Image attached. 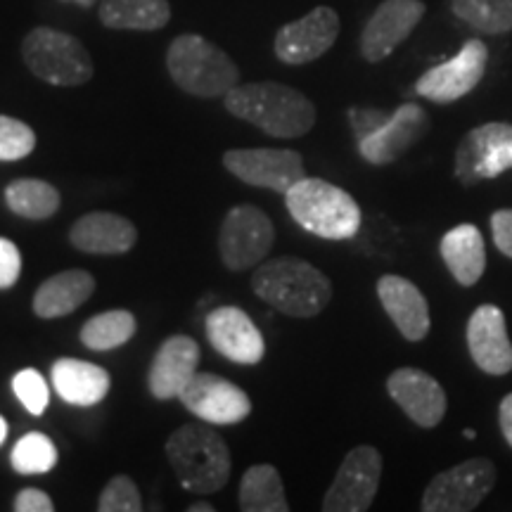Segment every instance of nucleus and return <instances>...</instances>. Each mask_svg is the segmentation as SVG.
I'll list each match as a JSON object with an SVG mask.
<instances>
[{
	"mask_svg": "<svg viewBox=\"0 0 512 512\" xmlns=\"http://www.w3.org/2000/svg\"><path fill=\"white\" fill-rule=\"evenodd\" d=\"M223 105L271 138H302L316 126V105L302 91L278 81L238 83Z\"/></svg>",
	"mask_w": 512,
	"mask_h": 512,
	"instance_id": "1",
	"label": "nucleus"
},
{
	"mask_svg": "<svg viewBox=\"0 0 512 512\" xmlns=\"http://www.w3.org/2000/svg\"><path fill=\"white\" fill-rule=\"evenodd\" d=\"M252 290L271 309L292 318L318 316L332 299L328 275L297 256H283L256 266Z\"/></svg>",
	"mask_w": 512,
	"mask_h": 512,
	"instance_id": "2",
	"label": "nucleus"
},
{
	"mask_svg": "<svg viewBox=\"0 0 512 512\" xmlns=\"http://www.w3.org/2000/svg\"><path fill=\"white\" fill-rule=\"evenodd\" d=\"M166 458L174 467L178 484L192 494H216L230 479V448L207 422H188L166 441Z\"/></svg>",
	"mask_w": 512,
	"mask_h": 512,
	"instance_id": "3",
	"label": "nucleus"
},
{
	"mask_svg": "<svg viewBox=\"0 0 512 512\" xmlns=\"http://www.w3.org/2000/svg\"><path fill=\"white\" fill-rule=\"evenodd\" d=\"M287 211L311 235L351 240L361 230V207L347 190L323 178H302L285 192Z\"/></svg>",
	"mask_w": 512,
	"mask_h": 512,
	"instance_id": "4",
	"label": "nucleus"
},
{
	"mask_svg": "<svg viewBox=\"0 0 512 512\" xmlns=\"http://www.w3.org/2000/svg\"><path fill=\"white\" fill-rule=\"evenodd\" d=\"M166 69L183 93L195 98H226L240 83V69L204 36L183 34L166 50Z\"/></svg>",
	"mask_w": 512,
	"mask_h": 512,
	"instance_id": "5",
	"label": "nucleus"
},
{
	"mask_svg": "<svg viewBox=\"0 0 512 512\" xmlns=\"http://www.w3.org/2000/svg\"><path fill=\"white\" fill-rule=\"evenodd\" d=\"M22 60L36 79L74 88L93 79V57L79 38L50 27L31 29L22 41Z\"/></svg>",
	"mask_w": 512,
	"mask_h": 512,
	"instance_id": "6",
	"label": "nucleus"
},
{
	"mask_svg": "<svg viewBox=\"0 0 512 512\" xmlns=\"http://www.w3.org/2000/svg\"><path fill=\"white\" fill-rule=\"evenodd\" d=\"M275 228L266 211L254 204H240L226 214L219 230V254L223 266L233 273L264 264L273 249Z\"/></svg>",
	"mask_w": 512,
	"mask_h": 512,
	"instance_id": "7",
	"label": "nucleus"
},
{
	"mask_svg": "<svg viewBox=\"0 0 512 512\" xmlns=\"http://www.w3.org/2000/svg\"><path fill=\"white\" fill-rule=\"evenodd\" d=\"M496 467L489 458H470L439 472L422 494V512H470L491 494Z\"/></svg>",
	"mask_w": 512,
	"mask_h": 512,
	"instance_id": "8",
	"label": "nucleus"
},
{
	"mask_svg": "<svg viewBox=\"0 0 512 512\" xmlns=\"http://www.w3.org/2000/svg\"><path fill=\"white\" fill-rule=\"evenodd\" d=\"M512 169V124L489 121L465 133L456 150V176L463 185L489 181Z\"/></svg>",
	"mask_w": 512,
	"mask_h": 512,
	"instance_id": "9",
	"label": "nucleus"
},
{
	"mask_svg": "<svg viewBox=\"0 0 512 512\" xmlns=\"http://www.w3.org/2000/svg\"><path fill=\"white\" fill-rule=\"evenodd\" d=\"M382 477V456L375 446L351 448L339 465L328 494L323 498L325 512H363L373 505Z\"/></svg>",
	"mask_w": 512,
	"mask_h": 512,
	"instance_id": "10",
	"label": "nucleus"
},
{
	"mask_svg": "<svg viewBox=\"0 0 512 512\" xmlns=\"http://www.w3.org/2000/svg\"><path fill=\"white\" fill-rule=\"evenodd\" d=\"M486 64H489L486 43L479 41V38H470L456 57L422 74L415 81V93L420 98L437 102V105L456 102L479 86V81L486 74Z\"/></svg>",
	"mask_w": 512,
	"mask_h": 512,
	"instance_id": "11",
	"label": "nucleus"
},
{
	"mask_svg": "<svg viewBox=\"0 0 512 512\" xmlns=\"http://www.w3.org/2000/svg\"><path fill=\"white\" fill-rule=\"evenodd\" d=\"M223 166L238 181L268 188L285 195L294 183L306 176L304 157L294 150H273V147H252V150H228Z\"/></svg>",
	"mask_w": 512,
	"mask_h": 512,
	"instance_id": "12",
	"label": "nucleus"
},
{
	"mask_svg": "<svg viewBox=\"0 0 512 512\" xmlns=\"http://www.w3.org/2000/svg\"><path fill=\"white\" fill-rule=\"evenodd\" d=\"M178 399L192 415L207 422V425H240L252 413V399L245 389L233 384L226 377L200 373L192 377L188 387L183 389Z\"/></svg>",
	"mask_w": 512,
	"mask_h": 512,
	"instance_id": "13",
	"label": "nucleus"
},
{
	"mask_svg": "<svg viewBox=\"0 0 512 512\" xmlns=\"http://www.w3.org/2000/svg\"><path fill=\"white\" fill-rule=\"evenodd\" d=\"M339 36V15L328 5H318L309 15H304L297 22L285 24L275 34V55L280 62L299 64L316 62L328 50L335 46Z\"/></svg>",
	"mask_w": 512,
	"mask_h": 512,
	"instance_id": "14",
	"label": "nucleus"
},
{
	"mask_svg": "<svg viewBox=\"0 0 512 512\" xmlns=\"http://www.w3.org/2000/svg\"><path fill=\"white\" fill-rule=\"evenodd\" d=\"M427 5L422 0H384L377 5L361 34V55L370 64L387 60L413 34Z\"/></svg>",
	"mask_w": 512,
	"mask_h": 512,
	"instance_id": "15",
	"label": "nucleus"
},
{
	"mask_svg": "<svg viewBox=\"0 0 512 512\" xmlns=\"http://www.w3.org/2000/svg\"><path fill=\"white\" fill-rule=\"evenodd\" d=\"M427 131H430V114L415 102H406L394 114H389L377 131L358 140V152L370 164H392L415 143H420Z\"/></svg>",
	"mask_w": 512,
	"mask_h": 512,
	"instance_id": "16",
	"label": "nucleus"
},
{
	"mask_svg": "<svg viewBox=\"0 0 512 512\" xmlns=\"http://www.w3.org/2000/svg\"><path fill=\"white\" fill-rule=\"evenodd\" d=\"M204 328H207L211 347L228 361L240 363V366H259L264 361V335L238 306H221V309L211 311L204 320Z\"/></svg>",
	"mask_w": 512,
	"mask_h": 512,
	"instance_id": "17",
	"label": "nucleus"
},
{
	"mask_svg": "<svg viewBox=\"0 0 512 512\" xmlns=\"http://www.w3.org/2000/svg\"><path fill=\"white\" fill-rule=\"evenodd\" d=\"M387 392L401 411L422 430H432L444 420L448 401L444 387L420 368H399L389 375Z\"/></svg>",
	"mask_w": 512,
	"mask_h": 512,
	"instance_id": "18",
	"label": "nucleus"
},
{
	"mask_svg": "<svg viewBox=\"0 0 512 512\" xmlns=\"http://www.w3.org/2000/svg\"><path fill=\"white\" fill-rule=\"evenodd\" d=\"M467 349L472 361L486 375H508L512 370V342L503 311L494 304H482L467 320Z\"/></svg>",
	"mask_w": 512,
	"mask_h": 512,
	"instance_id": "19",
	"label": "nucleus"
},
{
	"mask_svg": "<svg viewBox=\"0 0 512 512\" xmlns=\"http://www.w3.org/2000/svg\"><path fill=\"white\" fill-rule=\"evenodd\" d=\"M200 368V344L188 335H174L159 347L152 358L147 387L159 401H169L181 396L188 382Z\"/></svg>",
	"mask_w": 512,
	"mask_h": 512,
	"instance_id": "20",
	"label": "nucleus"
},
{
	"mask_svg": "<svg viewBox=\"0 0 512 512\" xmlns=\"http://www.w3.org/2000/svg\"><path fill=\"white\" fill-rule=\"evenodd\" d=\"M377 297H380L382 309L392 318L396 330L408 342H422V339L430 335V304H427L425 294L411 280L394 273L382 275L377 280Z\"/></svg>",
	"mask_w": 512,
	"mask_h": 512,
	"instance_id": "21",
	"label": "nucleus"
},
{
	"mask_svg": "<svg viewBox=\"0 0 512 512\" xmlns=\"http://www.w3.org/2000/svg\"><path fill=\"white\" fill-rule=\"evenodd\" d=\"M69 242L86 254L117 256L136 247L138 228L126 216L112 211H91L69 230Z\"/></svg>",
	"mask_w": 512,
	"mask_h": 512,
	"instance_id": "22",
	"label": "nucleus"
},
{
	"mask_svg": "<svg viewBox=\"0 0 512 512\" xmlns=\"http://www.w3.org/2000/svg\"><path fill=\"white\" fill-rule=\"evenodd\" d=\"M53 389L60 394L62 401L72 406L88 408L95 406L110 394L112 377L102 366L79 361V358H60L50 368Z\"/></svg>",
	"mask_w": 512,
	"mask_h": 512,
	"instance_id": "23",
	"label": "nucleus"
},
{
	"mask_svg": "<svg viewBox=\"0 0 512 512\" xmlns=\"http://www.w3.org/2000/svg\"><path fill=\"white\" fill-rule=\"evenodd\" d=\"M95 292V278L83 268L60 271L38 287L34 294V313L43 320L62 318L74 313L91 299Z\"/></svg>",
	"mask_w": 512,
	"mask_h": 512,
	"instance_id": "24",
	"label": "nucleus"
},
{
	"mask_svg": "<svg viewBox=\"0 0 512 512\" xmlns=\"http://www.w3.org/2000/svg\"><path fill=\"white\" fill-rule=\"evenodd\" d=\"M439 252L458 285L472 287L482 280L486 271V247L477 226L460 223V226L448 230L441 238Z\"/></svg>",
	"mask_w": 512,
	"mask_h": 512,
	"instance_id": "25",
	"label": "nucleus"
},
{
	"mask_svg": "<svg viewBox=\"0 0 512 512\" xmlns=\"http://www.w3.org/2000/svg\"><path fill=\"white\" fill-rule=\"evenodd\" d=\"M100 22L114 31H159L169 24V0H100Z\"/></svg>",
	"mask_w": 512,
	"mask_h": 512,
	"instance_id": "26",
	"label": "nucleus"
},
{
	"mask_svg": "<svg viewBox=\"0 0 512 512\" xmlns=\"http://www.w3.org/2000/svg\"><path fill=\"white\" fill-rule=\"evenodd\" d=\"M240 510L242 512H287L285 486L280 472L271 463L252 465L240 482Z\"/></svg>",
	"mask_w": 512,
	"mask_h": 512,
	"instance_id": "27",
	"label": "nucleus"
},
{
	"mask_svg": "<svg viewBox=\"0 0 512 512\" xmlns=\"http://www.w3.org/2000/svg\"><path fill=\"white\" fill-rule=\"evenodd\" d=\"M5 204L12 214L29 221H46L60 211V190L41 178H17L5 188Z\"/></svg>",
	"mask_w": 512,
	"mask_h": 512,
	"instance_id": "28",
	"label": "nucleus"
},
{
	"mask_svg": "<svg viewBox=\"0 0 512 512\" xmlns=\"http://www.w3.org/2000/svg\"><path fill=\"white\" fill-rule=\"evenodd\" d=\"M138 330V320L131 311L112 309L88 318L81 328V344L91 351H112L131 342Z\"/></svg>",
	"mask_w": 512,
	"mask_h": 512,
	"instance_id": "29",
	"label": "nucleus"
},
{
	"mask_svg": "<svg viewBox=\"0 0 512 512\" xmlns=\"http://www.w3.org/2000/svg\"><path fill=\"white\" fill-rule=\"evenodd\" d=\"M451 10L460 22L482 34H508L512 31V0H451Z\"/></svg>",
	"mask_w": 512,
	"mask_h": 512,
	"instance_id": "30",
	"label": "nucleus"
},
{
	"mask_svg": "<svg viewBox=\"0 0 512 512\" xmlns=\"http://www.w3.org/2000/svg\"><path fill=\"white\" fill-rule=\"evenodd\" d=\"M10 463L19 475H46L57 465V448L46 434L29 432L12 448Z\"/></svg>",
	"mask_w": 512,
	"mask_h": 512,
	"instance_id": "31",
	"label": "nucleus"
},
{
	"mask_svg": "<svg viewBox=\"0 0 512 512\" xmlns=\"http://www.w3.org/2000/svg\"><path fill=\"white\" fill-rule=\"evenodd\" d=\"M36 150V133L22 119L0 114V162H19Z\"/></svg>",
	"mask_w": 512,
	"mask_h": 512,
	"instance_id": "32",
	"label": "nucleus"
},
{
	"mask_svg": "<svg viewBox=\"0 0 512 512\" xmlns=\"http://www.w3.org/2000/svg\"><path fill=\"white\" fill-rule=\"evenodd\" d=\"M100 512H140L143 510V498L136 482L126 475L112 477L100 491L98 498Z\"/></svg>",
	"mask_w": 512,
	"mask_h": 512,
	"instance_id": "33",
	"label": "nucleus"
},
{
	"mask_svg": "<svg viewBox=\"0 0 512 512\" xmlns=\"http://www.w3.org/2000/svg\"><path fill=\"white\" fill-rule=\"evenodd\" d=\"M12 392L31 415H43L50 401V389L46 377L36 368H24L12 377Z\"/></svg>",
	"mask_w": 512,
	"mask_h": 512,
	"instance_id": "34",
	"label": "nucleus"
},
{
	"mask_svg": "<svg viewBox=\"0 0 512 512\" xmlns=\"http://www.w3.org/2000/svg\"><path fill=\"white\" fill-rule=\"evenodd\" d=\"M19 273H22V254H19V247L8 238H0V290L15 287Z\"/></svg>",
	"mask_w": 512,
	"mask_h": 512,
	"instance_id": "35",
	"label": "nucleus"
},
{
	"mask_svg": "<svg viewBox=\"0 0 512 512\" xmlns=\"http://www.w3.org/2000/svg\"><path fill=\"white\" fill-rule=\"evenodd\" d=\"M491 235L498 252L512 259V209H498L491 214Z\"/></svg>",
	"mask_w": 512,
	"mask_h": 512,
	"instance_id": "36",
	"label": "nucleus"
},
{
	"mask_svg": "<svg viewBox=\"0 0 512 512\" xmlns=\"http://www.w3.org/2000/svg\"><path fill=\"white\" fill-rule=\"evenodd\" d=\"M15 512H53L55 503L46 491L41 489H22L12 503Z\"/></svg>",
	"mask_w": 512,
	"mask_h": 512,
	"instance_id": "37",
	"label": "nucleus"
},
{
	"mask_svg": "<svg viewBox=\"0 0 512 512\" xmlns=\"http://www.w3.org/2000/svg\"><path fill=\"white\" fill-rule=\"evenodd\" d=\"M389 114H384L380 110H349V119H351V128H354L356 140L370 136V133L377 131L384 121H387Z\"/></svg>",
	"mask_w": 512,
	"mask_h": 512,
	"instance_id": "38",
	"label": "nucleus"
},
{
	"mask_svg": "<svg viewBox=\"0 0 512 512\" xmlns=\"http://www.w3.org/2000/svg\"><path fill=\"white\" fill-rule=\"evenodd\" d=\"M498 425H501L503 439L508 441L512 448V394H508L501 401V408H498Z\"/></svg>",
	"mask_w": 512,
	"mask_h": 512,
	"instance_id": "39",
	"label": "nucleus"
},
{
	"mask_svg": "<svg viewBox=\"0 0 512 512\" xmlns=\"http://www.w3.org/2000/svg\"><path fill=\"white\" fill-rule=\"evenodd\" d=\"M214 510H216L214 505H211V503H204V501L188 505V512H214Z\"/></svg>",
	"mask_w": 512,
	"mask_h": 512,
	"instance_id": "40",
	"label": "nucleus"
},
{
	"mask_svg": "<svg viewBox=\"0 0 512 512\" xmlns=\"http://www.w3.org/2000/svg\"><path fill=\"white\" fill-rule=\"evenodd\" d=\"M64 3H74V5H79V8H83V10H91L95 3H98V0H64Z\"/></svg>",
	"mask_w": 512,
	"mask_h": 512,
	"instance_id": "41",
	"label": "nucleus"
},
{
	"mask_svg": "<svg viewBox=\"0 0 512 512\" xmlns=\"http://www.w3.org/2000/svg\"><path fill=\"white\" fill-rule=\"evenodd\" d=\"M5 439H8V422H5L3 415H0V446H3Z\"/></svg>",
	"mask_w": 512,
	"mask_h": 512,
	"instance_id": "42",
	"label": "nucleus"
},
{
	"mask_svg": "<svg viewBox=\"0 0 512 512\" xmlns=\"http://www.w3.org/2000/svg\"><path fill=\"white\" fill-rule=\"evenodd\" d=\"M463 437H465V439H475V437H477V432H475V430H465V432H463Z\"/></svg>",
	"mask_w": 512,
	"mask_h": 512,
	"instance_id": "43",
	"label": "nucleus"
}]
</instances>
